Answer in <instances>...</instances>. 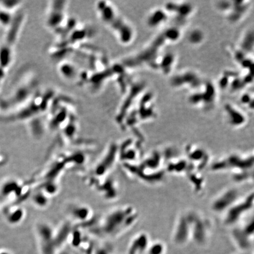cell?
<instances>
[{"label":"cell","mask_w":254,"mask_h":254,"mask_svg":"<svg viewBox=\"0 0 254 254\" xmlns=\"http://www.w3.org/2000/svg\"><path fill=\"white\" fill-rule=\"evenodd\" d=\"M186 153L188 157V161L191 164L198 170L202 169L208 163V155L206 151L199 147H188Z\"/></svg>","instance_id":"e0dca14e"},{"label":"cell","mask_w":254,"mask_h":254,"mask_svg":"<svg viewBox=\"0 0 254 254\" xmlns=\"http://www.w3.org/2000/svg\"><path fill=\"white\" fill-rule=\"evenodd\" d=\"M35 233L41 254H55V230L53 227L45 222H39L35 225Z\"/></svg>","instance_id":"9c48e42d"},{"label":"cell","mask_w":254,"mask_h":254,"mask_svg":"<svg viewBox=\"0 0 254 254\" xmlns=\"http://www.w3.org/2000/svg\"><path fill=\"white\" fill-rule=\"evenodd\" d=\"M248 254V253L247 252H242V253H241V254Z\"/></svg>","instance_id":"f546056e"},{"label":"cell","mask_w":254,"mask_h":254,"mask_svg":"<svg viewBox=\"0 0 254 254\" xmlns=\"http://www.w3.org/2000/svg\"><path fill=\"white\" fill-rule=\"evenodd\" d=\"M254 194L251 192L242 199H239L224 214V223L232 227L238 224L240 221L253 208Z\"/></svg>","instance_id":"ba28073f"},{"label":"cell","mask_w":254,"mask_h":254,"mask_svg":"<svg viewBox=\"0 0 254 254\" xmlns=\"http://www.w3.org/2000/svg\"><path fill=\"white\" fill-rule=\"evenodd\" d=\"M253 154H232L216 162L213 165L212 169L215 171L232 170L233 175H235L243 172L253 171Z\"/></svg>","instance_id":"52a82bcc"},{"label":"cell","mask_w":254,"mask_h":254,"mask_svg":"<svg viewBox=\"0 0 254 254\" xmlns=\"http://www.w3.org/2000/svg\"><path fill=\"white\" fill-rule=\"evenodd\" d=\"M253 219L242 227H237L232 230V237L237 246L242 251L247 252L252 245L254 234Z\"/></svg>","instance_id":"4fadbf2b"},{"label":"cell","mask_w":254,"mask_h":254,"mask_svg":"<svg viewBox=\"0 0 254 254\" xmlns=\"http://www.w3.org/2000/svg\"><path fill=\"white\" fill-rule=\"evenodd\" d=\"M191 239V222L188 212L181 215L176 221L173 240L178 245L186 244Z\"/></svg>","instance_id":"9a60e30c"},{"label":"cell","mask_w":254,"mask_h":254,"mask_svg":"<svg viewBox=\"0 0 254 254\" xmlns=\"http://www.w3.org/2000/svg\"><path fill=\"white\" fill-rule=\"evenodd\" d=\"M239 199V192L237 189L234 188L227 189L214 199L211 208L215 212L224 214Z\"/></svg>","instance_id":"5bb4252c"},{"label":"cell","mask_w":254,"mask_h":254,"mask_svg":"<svg viewBox=\"0 0 254 254\" xmlns=\"http://www.w3.org/2000/svg\"><path fill=\"white\" fill-rule=\"evenodd\" d=\"M68 1L53 0L49 2L44 22L47 28L57 34L65 25L69 17L67 16Z\"/></svg>","instance_id":"8992f818"},{"label":"cell","mask_w":254,"mask_h":254,"mask_svg":"<svg viewBox=\"0 0 254 254\" xmlns=\"http://www.w3.org/2000/svg\"><path fill=\"white\" fill-rule=\"evenodd\" d=\"M138 212L131 205L114 208L95 222L92 230L98 236L114 238L132 228L138 219Z\"/></svg>","instance_id":"6da1fadb"},{"label":"cell","mask_w":254,"mask_h":254,"mask_svg":"<svg viewBox=\"0 0 254 254\" xmlns=\"http://www.w3.org/2000/svg\"><path fill=\"white\" fill-rule=\"evenodd\" d=\"M212 85L211 84H207V88L204 91H202L200 94L192 95L191 99V101L194 104L202 102L204 106L207 107L214 105L215 98V89Z\"/></svg>","instance_id":"44dd1931"},{"label":"cell","mask_w":254,"mask_h":254,"mask_svg":"<svg viewBox=\"0 0 254 254\" xmlns=\"http://www.w3.org/2000/svg\"><path fill=\"white\" fill-rule=\"evenodd\" d=\"M58 71L61 76L67 81H75L80 77L78 66L68 60L61 61L58 66Z\"/></svg>","instance_id":"d6986e66"},{"label":"cell","mask_w":254,"mask_h":254,"mask_svg":"<svg viewBox=\"0 0 254 254\" xmlns=\"http://www.w3.org/2000/svg\"><path fill=\"white\" fill-rule=\"evenodd\" d=\"M67 213L71 221L81 225L94 224V214L92 209L82 203H71L67 207Z\"/></svg>","instance_id":"7c38bea8"},{"label":"cell","mask_w":254,"mask_h":254,"mask_svg":"<svg viewBox=\"0 0 254 254\" xmlns=\"http://www.w3.org/2000/svg\"><path fill=\"white\" fill-rule=\"evenodd\" d=\"M57 92L53 88L40 89L27 103L9 113L11 119L32 121L47 114Z\"/></svg>","instance_id":"5b68a950"},{"label":"cell","mask_w":254,"mask_h":254,"mask_svg":"<svg viewBox=\"0 0 254 254\" xmlns=\"http://www.w3.org/2000/svg\"><path fill=\"white\" fill-rule=\"evenodd\" d=\"M179 31L175 28H171L160 34L155 40L138 53L129 56L121 63V66L125 70L134 69L149 66L157 68L158 55L163 47L167 41H175L179 37Z\"/></svg>","instance_id":"7a4b0ae2"},{"label":"cell","mask_w":254,"mask_h":254,"mask_svg":"<svg viewBox=\"0 0 254 254\" xmlns=\"http://www.w3.org/2000/svg\"><path fill=\"white\" fill-rule=\"evenodd\" d=\"M94 254H111V250L106 247H99L93 251Z\"/></svg>","instance_id":"f1b7e54d"},{"label":"cell","mask_w":254,"mask_h":254,"mask_svg":"<svg viewBox=\"0 0 254 254\" xmlns=\"http://www.w3.org/2000/svg\"><path fill=\"white\" fill-rule=\"evenodd\" d=\"M165 246L161 242H155L150 244L147 251V254H164L165 252Z\"/></svg>","instance_id":"4316f807"},{"label":"cell","mask_w":254,"mask_h":254,"mask_svg":"<svg viewBox=\"0 0 254 254\" xmlns=\"http://www.w3.org/2000/svg\"><path fill=\"white\" fill-rule=\"evenodd\" d=\"M50 199L51 197L39 189L33 192L31 198L33 205L41 209L47 208L49 205Z\"/></svg>","instance_id":"cb8c5ba5"},{"label":"cell","mask_w":254,"mask_h":254,"mask_svg":"<svg viewBox=\"0 0 254 254\" xmlns=\"http://www.w3.org/2000/svg\"><path fill=\"white\" fill-rule=\"evenodd\" d=\"M22 73L9 92L0 102V108L12 112L27 103L40 89V80L31 70Z\"/></svg>","instance_id":"277c9868"},{"label":"cell","mask_w":254,"mask_h":254,"mask_svg":"<svg viewBox=\"0 0 254 254\" xmlns=\"http://www.w3.org/2000/svg\"><path fill=\"white\" fill-rule=\"evenodd\" d=\"M151 244L148 234L140 233L131 241L128 249L127 254H142L147 252Z\"/></svg>","instance_id":"ac0fdd59"},{"label":"cell","mask_w":254,"mask_h":254,"mask_svg":"<svg viewBox=\"0 0 254 254\" xmlns=\"http://www.w3.org/2000/svg\"><path fill=\"white\" fill-rule=\"evenodd\" d=\"M245 3V1H234V4H230V6L232 8V11L229 15L230 20L236 21L243 16L247 9V5Z\"/></svg>","instance_id":"d4e9b609"},{"label":"cell","mask_w":254,"mask_h":254,"mask_svg":"<svg viewBox=\"0 0 254 254\" xmlns=\"http://www.w3.org/2000/svg\"><path fill=\"white\" fill-rule=\"evenodd\" d=\"M118 160H119V146L115 144H112L94 167L92 174L95 178L94 181L109 175Z\"/></svg>","instance_id":"30bf717a"},{"label":"cell","mask_w":254,"mask_h":254,"mask_svg":"<svg viewBox=\"0 0 254 254\" xmlns=\"http://www.w3.org/2000/svg\"><path fill=\"white\" fill-rule=\"evenodd\" d=\"M96 183V189L106 199H114L119 195V187L117 181L109 175L95 180Z\"/></svg>","instance_id":"2e32d148"},{"label":"cell","mask_w":254,"mask_h":254,"mask_svg":"<svg viewBox=\"0 0 254 254\" xmlns=\"http://www.w3.org/2000/svg\"><path fill=\"white\" fill-rule=\"evenodd\" d=\"M1 254H10L9 253H6V252H4V253H1Z\"/></svg>","instance_id":"4dcf8cb0"},{"label":"cell","mask_w":254,"mask_h":254,"mask_svg":"<svg viewBox=\"0 0 254 254\" xmlns=\"http://www.w3.org/2000/svg\"><path fill=\"white\" fill-rule=\"evenodd\" d=\"M172 84L175 86H183L185 84L187 86L191 87L196 88L199 87L201 84V80L194 73L187 72L178 74L177 76L173 78L172 80Z\"/></svg>","instance_id":"ffe728a7"},{"label":"cell","mask_w":254,"mask_h":254,"mask_svg":"<svg viewBox=\"0 0 254 254\" xmlns=\"http://www.w3.org/2000/svg\"><path fill=\"white\" fill-rule=\"evenodd\" d=\"M167 14L161 9H157L150 15L148 18V23L150 27H157L165 21Z\"/></svg>","instance_id":"484cf974"},{"label":"cell","mask_w":254,"mask_h":254,"mask_svg":"<svg viewBox=\"0 0 254 254\" xmlns=\"http://www.w3.org/2000/svg\"><path fill=\"white\" fill-rule=\"evenodd\" d=\"M191 222V238L198 245L204 244L210 229L209 221L195 212H188Z\"/></svg>","instance_id":"8fae6325"},{"label":"cell","mask_w":254,"mask_h":254,"mask_svg":"<svg viewBox=\"0 0 254 254\" xmlns=\"http://www.w3.org/2000/svg\"><path fill=\"white\" fill-rule=\"evenodd\" d=\"M95 8L101 21L114 34L119 42L128 45L132 41L135 35L133 27L111 2L97 1Z\"/></svg>","instance_id":"3957f363"},{"label":"cell","mask_w":254,"mask_h":254,"mask_svg":"<svg viewBox=\"0 0 254 254\" xmlns=\"http://www.w3.org/2000/svg\"><path fill=\"white\" fill-rule=\"evenodd\" d=\"M225 111L227 112L229 123L233 127H240L243 125L246 122L245 116L231 105L225 106Z\"/></svg>","instance_id":"7402d4cb"},{"label":"cell","mask_w":254,"mask_h":254,"mask_svg":"<svg viewBox=\"0 0 254 254\" xmlns=\"http://www.w3.org/2000/svg\"><path fill=\"white\" fill-rule=\"evenodd\" d=\"M173 61V57L172 55L169 54V55H166L165 57L163 59L162 61H161L160 65L161 66L160 67L165 73L169 72Z\"/></svg>","instance_id":"83f0119b"},{"label":"cell","mask_w":254,"mask_h":254,"mask_svg":"<svg viewBox=\"0 0 254 254\" xmlns=\"http://www.w3.org/2000/svg\"><path fill=\"white\" fill-rule=\"evenodd\" d=\"M167 9L169 12L174 13L177 17L185 18L191 13L192 6L188 3L182 4L169 3L167 6Z\"/></svg>","instance_id":"603a6c76"}]
</instances>
